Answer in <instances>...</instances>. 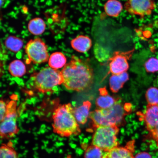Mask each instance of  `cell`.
<instances>
[{
	"label": "cell",
	"mask_w": 158,
	"mask_h": 158,
	"mask_svg": "<svg viewBox=\"0 0 158 158\" xmlns=\"http://www.w3.org/2000/svg\"><path fill=\"white\" fill-rule=\"evenodd\" d=\"M6 1L7 0H0V11L5 5Z\"/></svg>",
	"instance_id": "f546056e"
},
{
	"label": "cell",
	"mask_w": 158,
	"mask_h": 158,
	"mask_svg": "<svg viewBox=\"0 0 158 158\" xmlns=\"http://www.w3.org/2000/svg\"><path fill=\"white\" fill-rule=\"evenodd\" d=\"M8 58L7 51L0 42V78L5 73V66Z\"/></svg>",
	"instance_id": "d4e9b609"
},
{
	"label": "cell",
	"mask_w": 158,
	"mask_h": 158,
	"mask_svg": "<svg viewBox=\"0 0 158 158\" xmlns=\"http://www.w3.org/2000/svg\"><path fill=\"white\" fill-rule=\"evenodd\" d=\"M5 44L6 48L9 50L17 53L22 48L23 42L21 39L14 35H10L5 40Z\"/></svg>",
	"instance_id": "ffe728a7"
},
{
	"label": "cell",
	"mask_w": 158,
	"mask_h": 158,
	"mask_svg": "<svg viewBox=\"0 0 158 158\" xmlns=\"http://www.w3.org/2000/svg\"><path fill=\"white\" fill-rule=\"evenodd\" d=\"M135 142L132 140L128 142L125 147L114 148L106 152L102 158H134Z\"/></svg>",
	"instance_id": "8fae6325"
},
{
	"label": "cell",
	"mask_w": 158,
	"mask_h": 158,
	"mask_svg": "<svg viewBox=\"0 0 158 158\" xmlns=\"http://www.w3.org/2000/svg\"><path fill=\"white\" fill-rule=\"evenodd\" d=\"M46 25L43 19L35 18L31 20L27 25L29 32L35 35H39L44 33Z\"/></svg>",
	"instance_id": "e0dca14e"
},
{
	"label": "cell",
	"mask_w": 158,
	"mask_h": 158,
	"mask_svg": "<svg viewBox=\"0 0 158 158\" xmlns=\"http://www.w3.org/2000/svg\"><path fill=\"white\" fill-rule=\"evenodd\" d=\"M7 103L0 99V123L4 118L7 111Z\"/></svg>",
	"instance_id": "4316f807"
},
{
	"label": "cell",
	"mask_w": 158,
	"mask_h": 158,
	"mask_svg": "<svg viewBox=\"0 0 158 158\" xmlns=\"http://www.w3.org/2000/svg\"><path fill=\"white\" fill-rule=\"evenodd\" d=\"M95 129L92 145L106 152L118 147L119 143L117 140V135L119 128L118 126H99Z\"/></svg>",
	"instance_id": "8992f818"
},
{
	"label": "cell",
	"mask_w": 158,
	"mask_h": 158,
	"mask_svg": "<svg viewBox=\"0 0 158 158\" xmlns=\"http://www.w3.org/2000/svg\"><path fill=\"white\" fill-rule=\"evenodd\" d=\"M0 158H19L11 141L0 146Z\"/></svg>",
	"instance_id": "44dd1931"
},
{
	"label": "cell",
	"mask_w": 158,
	"mask_h": 158,
	"mask_svg": "<svg viewBox=\"0 0 158 158\" xmlns=\"http://www.w3.org/2000/svg\"><path fill=\"white\" fill-rule=\"evenodd\" d=\"M144 67L148 73H154L158 72V59L154 57L149 58L145 62Z\"/></svg>",
	"instance_id": "484cf974"
},
{
	"label": "cell",
	"mask_w": 158,
	"mask_h": 158,
	"mask_svg": "<svg viewBox=\"0 0 158 158\" xmlns=\"http://www.w3.org/2000/svg\"><path fill=\"white\" fill-rule=\"evenodd\" d=\"M133 51L123 52L116 51L108 61L109 64L110 72L112 74H119L126 72L129 68L128 60L131 58Z\"/></svg>",
	"instance_id": "9c48e42d"
},
{
	"label": "cell",
	"mask_w": 158,
	"mask_h": 158,
	"mask_svg": "<svg viewBox=\"0 0 158 158\" xmlns=\"http://www.w3.org/2000/svg\"><path fill=\"white\" fill-rule=\"evenodd\" d=\"M61 72L63 84L67 90L85 92L89 90L94 83L93 70L90 64L74 55Z\"/></svg>",
	"instance_id": "6da1fadb"
},
{
	"label": "cell",
	"mask_w": 158,
	"mask_h": 158,
	"mask_svg": "<svg viewBox=\"0 0 158 158\" xmlns=\"http://www.w3.org/2000/svg\"><path fill=\"white\" fill-rule=\"evenodd\" d=\"M134 158H152V156L147 152H141L136 154Z\"/></svg>",
	"instance_id": "f1b7e54d"
},
{
	"label": "cell",
	"mask_w": 158,
	"mask_h": 158,
	"mask_svg": "<svg viewBox=\"0 0 158 158\" xmlns=\"http://www.w3.org/2000/svg\"><path fill=\"white\" fill-rule=\"evenodd\" d=\"M72 48L77 52L84 53L89 50L92 46V41L87 35H80L71 40Z\"/></svg>",
	"instance_id": "4fadbf2b"
},
{
	"label": "cell",
	"mask_w": 158,
	"mask_h": 158,
	"mask_svg": "<svg viewBox=\"0 0 158 158\" xmlns=\"http://www.w3.org/2000/svg\"><path fill=\"white\" fill-rule=\"evenodd\" d=\"M100 96L96 99V104L98 109H106L113 106L118 98H115L108 94L106 87L101 88Z\"/></svg>",
	"instance_id": "7c38bea8"
},
{
	"label": "cell",
	"mask_w": 158,
	"mask_h": 158,
	"mask_svg": "<svg viewBox=\"0 0 158 158\" xmlns=\"http://www.w3.org/2000/svg\"><path fill=\"white\" fill-rule=\"evenodd\" d=\"M25 51L30 62L40 64L48 62L49 57L48 48L42 39H31L25 47Z\"/></svg>",
	"instance_id": "52a82bcc"
},
{
	"label": "cell",
	"mask_w": 158,
	"mask_h": 158,
	"mask_svg": "<svg viewBox=\"0 0 158 158\" xmlns=\"http://www.w3.org/2000/svg\"><path fill=\"white\" fill-rule=\"evenodd\" d=\"M91 106V102L86 101L82 105L73 108L74 115L78 123L82 124L86 123L89 116Z\"/></svg>",
	"instance_id": "5bb4252c"
},
{
	"label": "cell",
	"mask_w": 158,
	"mask_h": 158,
	"mask_svg": "<svg viewBox=\"0 0 158 158\" xmlns=\"http://www.w3.org/2000/svg\"><path fill=\"white\" fill-rule=\"evenodd\" d=\"M8 70L10 74L15 77H21L27 72L25 64L19 60H15L10 63Z\"/></svg>",
	"instance_id": "ac0fdd59"
},
{
	"label": "cell",
	"mask_w": 158,
	"mask_h": 158,
	"mask_svg": "<svg viewBox=\"0 0 158 158\" xmlns=\"http://www.w3.org/2000/svg\"><path fill=\"white\" fill-rule=\"evenodd\" d=\"M94 54L96 58L100 62L108 61L111 57L109 51L98 44L94 45Z\"/></svg>",
	"instance_id": "7402d4cb"
},
{
	"label": "cell",
	"mask_w": 158,
	"mask_h": 158,
	"mask_svg": "<svg viewBox=\"0 0 158 158\" xmlns=\"http://www.w3.org/2000/svg\"><path fill=\"white\" fill-rule=\"evenodd\" d=\"M139 115L149 133L158 127V104H148L145 111Z\"/></svg>",
	"instance_id": "30bf717a"
},
{
	"label": "cell",
	"mask_w": 158,
	"mask_h": 158,
	"mask_svg": "<svg viewBox=\"0 0 158 158\" xmlns=\"http://www.w3.org/2000/svg\"><path fill=\"white\" fill-rule=\"evenodd\" d=\"M132 110L131 104L124 103L118 98L116 103L106 109H97L90 112L89 117L94 128L99 126H121L126 123L125 116Z\"/></svg>",
	"instance_id": "7a4b0ae2"
},
{
	"label": "cell",
	"mask_w": 158,
	"mask_h": 158,
	"mask_svg": "<svg viewBox=\"0 0 158 158\" xmlns=\"http://www.w3.org/2000/svg\"><path fill=\"white\" fill-rule=\"evenodd\" d=\"M104 8L105 12L109 16L117 17L123 10V6L118 0H108L104 4Z\"/></svg>",
	"instance_id": "2e32d148"
},
{
	"label": "cell",
	"mask_w": 158,
	"mask_h": 158,
	"mask_svg": "<svg viewBox=\"0 0 158 158\" xmlns=\"http://www.w3.org/2000/svg\"><path fill=\"white\" fill-rule=\"evenodd\" d=\"M156 7L154 0H127L124 9L129 14L143 19L151 15Z\"/></svg>",
	"instance_id": "ba28073f"
},
{
	"label": "cell",
	"mask_w": 158,
	"mask_h": 158,
	"mask_svg": "<svg viewBox=\"0 0 158 158\" xmlns=\"http://www.w3.org/2000/svg\"><path fill=\"white\" fill-rule=\"evenodd\" d=\"M150 137L152 138L156 143L158 147V127L155 128L153 131L149 133Z\"/></svg>",
	"instance_id": "83f0119b"
},
{
	"label": "cell",
	"mask_w": 158,
	"mask_h": 158,
	"mask_svg": "<svg viewBox=\"0 0 158 158\" xmlns=\"http://www.w3.org/2000/svg\"><path fill=\"white\" fill-rule=\"evenodd\" d=\"M17 100V96L14 95L12 96L11 100L7 103L5 117L0 123V137L2 139H11L19 133Z\"/></svg>",
	"instance_id": "5b68a950"
},
{
	"label": "cell",
	"mask_w": 158,
	"mask_h": 158,
	"mask_svg": "<svg viewBox=\"0 0 158 158\" xmlns=\"http://www.w3.org/2000/svg\"><path fill=\"white\" fill-rule=\"evenodd\" d=\"M33 86L37 91L45 94L63 83L62 73L57 69L46 67L31 75Z\"/></svg>",
	"instance_id": "277c9868"
},
{
	"label": "cell",
	"mask_w": 158,
	"mask_h": 158,
	"mask_svg": "<svg viewBox=\"0 0 158 158\" xmlns=\"http://www.w3.org/2000/svg\"><path fill=\"white\" fill-rule=\"evenodd\" d=\"M129 79V75L127 72L119 74H112L110 79V90L113 93H117L123 87L124 84Z\"/></svg>",
	"instance_id": "9a60e30c"
},
{
	"label": "cell",
	"mask_w": 158,
	"mask_h": 158,
	"mask_svg": "<svg viewBox=\"0 0 158 158\" xmlns=\"http://www.w3.org/2000/svg\"><path fill=\"white\" fill-rule=\"evenodd\" d=\"M52 118L53 131L61 137H68L73 135H78L81 133L71 104L57 106L53 112Z\"/></svg>",
	"instance_id": "3957f363"
},
{
	"label": "cell",
	"mask_w": 158,
	"mask_h": 158,
	"mask_svg": "<svg viewBox=\"0 0 158 158\" xmlns=\"http://www.w3.org/2000/svg\"><path fill=\"white\" fill-rule=\"evenodd\" d=\"M102 150L95 146H89L85 153V158H102L103 157Z\"/></svg>",
	"instance_id": "cb8c5ba5"
},
{
	"label": "cell",
	"mask_w": 158,
	"mask_h": 158,
	"mask_svg": "<svg viewBox=\"0 0 158 158\" xmlns=\"http://www.w3.org/2000/svg\"></svg>",
	"instance_id": "4dcf8cb0"
},
{
	"label": "cell",
	"mask_w": 158,
	"mask_h": 158,
	"mask_svg": "<svg viewBox=\"0 0 158 158\" xmlns=\"http://www.w3.org/2000/svg\"><path fill=\"white\" fill-rule=\"evenodd\" d=\"M145 98L148 104H158V89L153 87L148 89L146 92Z\"/></svg>",
	"instance_id": "603a6c76"
},
{
	"label": "cell",
	"mask_w": 158,
	"mask_h": 158,
	"mask_svg": "<svg viewBox=\"0 0 158 158\" xmlns=\"http://www.w3.org/2000/svg\"><path fill=\"white\" fill-rule=\"evenodd\" d=\"M66 62V57L62 52H59L52 53L48 60L49 66L57 70L64 66Z\"/></svg>",
	"instance_id": "d6986e66"
}]
</instances>
